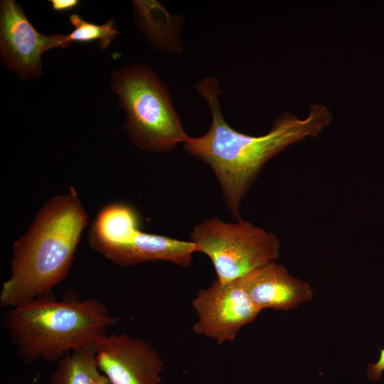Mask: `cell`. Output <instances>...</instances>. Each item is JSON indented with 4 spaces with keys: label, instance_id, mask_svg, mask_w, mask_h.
<instances>
[{
    "label": "cell",
    "instance_id": "7",
    "mask_svg": "<svg viewBox=\"0 0 384 384\" xmlns=\"http://www.w3.org/2000/svg\"><path fill=\"white\" fill-rule=\"evenodd\" d=\"M100 371L110 384H159L164 363L149 343L126 334H105L95 343Z\"/></svg>",
    "mask_w": 384,
    "mask_h": 384
},
{
    "label": "cell",
    "instance_id": "4",
    "mask_svg": "<svg viewBox=\"0 0 384 384\" xmlns=\"http://www.w3.org/2000/svg\"><path fill=\"white\" fill-rule=\"evenodd\" d=\"M111 85L127 114L123 129L134 146L162 153L191 139L168 89L150 67L126 66L113 73Z\"/></svg>",
    "mask_w": 384,
    "mask_h": 384
},
{
    "label": "cell",
    "instance_id": "3",
    "mask_svg": "<svg viewBox=\"0 0 384 384\" xmlns=\"http://www.w3.org/2000/svg\"><path fill=\"white\" fill-rule=\"evenodd\" d=\"M119 320L95 297L81 300L70 295L58 300L50 293L8 308L3 326L18 357L32 363L59 361L95 343Z\"/></svg>",
    "mask_w": 384,
    "mask_h": 384
},
{
    "label": "cell",
    "instance_id": "12",
    "mask_svg": "<svg viewBox=\"0 0 384 384\" xmlns=\"http://www.w3.org/2000/svg\"><path fill=\"white\" fill-rule=\"evenodd\" d=\"M50 384H110L98 368L95 343L62 358L51 376Z\"/></svg>",
    "mask_w": 384,
    "mask_h": 384
},
{
    "label": "cell",
    "instance_id": "14",
    "mask_svg": "<svg viewBox=\"0 0 384 384\" xmlns=\"http://www.w3.org/2000/svg\"><path fill=\"white\" fill-rule=\"evenodd\" d=\"M384 371V348L380 349L376 362L370 363L367 368L368 378L372 381H379Z\"/></svg>",
    "mask_w": 384,
    "mask_h": 384
},
{
    "label": "cell",
    "instance_id": "1",
    "mask_svg": "<svg viewBox=\"0 0 384 384\" xmlns=\"http://www.w3.org/2000/svg\"><path fill=\"white\" fill-rule=\"evenodd\" d=\"M194 88L208 105L211 124L205 134L191 137L183 147L210 166L227 209L237 220L240 218L242 201L265 164L289 146L316 137L333 119L325 105L315 103L304 119L284 113L267 134L250 136L235 130L225 119L218 100L223 90L215 76L203 79Z\"/></svg>",
    "mask_w": 384,
    "mask_h": 384
},
{
    "label": "cell",
    "instance_id": "5",
    "mask_svg": "<svg viewBox=\"0 0 384 384\" xmlns=\"http://www.w3.org/2000/svg\"><path fill=\"white\" fill-rule=\"evenodd\" d=\"M190 237L197 252L210 258L221 282L238 279L279 257V238L241 218L235 223L206 218L193 227Z\"/></svg>",
    "mask_w": 384,
    "mask_h": 384
},
{
    "label": "cell",
    "instance_id": "15",
    "mask_svg": "<svg viewBox=\"0 0 384 384\" xmlns=\"http://www.w3.org/2000/svg\"><path fill=\"white\" fill-rule=\"evenodd\" d=\"M52 8L55 11H64L70 10L78 4L76 0H50Z\"/></svg>",
    "mask_w": 384,
    "mask_h": 384
},
{
    "label": "cell",
    "instance_id": "8",
    "mask_svg": "<svg viewBox=\"0 0 384 384\" xmlns=\"http://www.w3.org/2000/svg\"><path fill=\"white\" fill-rule=\"evenodd\" d=\"M1 51L4 63L22 78L41 75V54L54 48H65L66 35L39 33L13 0L1 4Z\"/></svg>",
    "mask_w": 384,
    "mask_h": 384
},
{
    "label": "cell",
    "instance_id": "2",
    "mask_svg": "<svg viewBox=\"0 0 384 384\" xmlns=\"http://www.w3.org/2000/svg\"><path fill=\"white\" fill-rule=\"evenodd\" d=\"M87 222L73 186L47 201L13 245L11 274L1 285V306L14 307L52 293L68 275Z\"/></svg>",
    "mask_w": 384,
    "mask_h": 384
},
{
    "label": "cell",
    "instance_id": "11",
    "mask_svg": "<svg viewBox=\"0 0 384 384\" xmlns=\"http://www.w3.org/2000/svg\"><path fill=\"white\" fill-rule=\"evenodd\" d=\"M139 215L132 206L122 202L110 203L99 210L92 222L87 244L102 255L132 239L139 230Z\"/></svg>",
    "mask_w": 384,
    "mask_h": 384
},
{
    "label": "cell",
    "instance_id": "9",
    "mask_svg": "<svg viewBox=\"0 0 384 384\" xmlns=\"http://www.w3.org/2000/svg\"><path fill=\"white\" fill-rule=\"evenodd\" d=\"M238 280L260 311L292 309L311 301L314 296L308 282L294 277L275 261L252 270Z\"/></svg>",
    "mask_w": 384,
    "mask_h": 384
},
{
    "label": "cell",
    "instance_id": "10",
    "mask_svg": "<svg viewBox=\"0 0 384 384\" xmlns=\"http://www.w3.org/2000/svg\"><path fill=\"white\" fill-rule=\"evenodd\" d=\"M196 252V245L191 241L143 233L139 230L132 239L107 250L102 255L121 267L157 260L188 267Z\"/></svg>",
    "mask_w": 384,
    "mask_h": 384
},
{
    "label": "cell",
    "instance_id": "6",
    "mask_svg": "<svg viewBox=\"0 0 384 384\" xmlns=\"http://www.w3.org/2000/svg\"><path fill=\"white\" fill-rule=\"evenodd\" d=\"M191 304L198 316L193 331L219 345L235 340L241 329L261 312L238 279L221 282L215 279L198 291Z\"/></svg>",
    "mask_w": 384,
    "mask_h": 384
},
{
    "label": "cell",
    "instance_id": "13",
    "mask_svg": "<svg viewBox=\"0 0 384 384\" xmlns=\"http://www.w3.org/2000/svg\"><path fill=\"white\" fill-rule=\"evenodd\" d=\"M70 21L75 28L66 35L69 44L77 41L88 43L99 40V47L105 49L118 34L114 21L110 19L106 23L97 25L87 22L76 14L70 16Z\"/></svg>",
    "mask_w": 384,
    "mask_h": 384
}]
</instances>
